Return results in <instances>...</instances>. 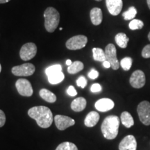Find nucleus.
I'll list each match as a JSON object with an SVG mask.
<instances>
[{
  "instance_id": "obj_1",
  "label": "nucleus",
  "mask_w": 150,
  "mask_h": 150,
  "mask_svg": "<svg viewBox=\"0 0 150 150\" xmlns=\"http://www.w3.org/2000/svg\"><path fill=\"white\" fill-rule=\"evenodd\" d=\"M28 115L30 117L36 121L41 128H49L53 122V115L51 110L44 106H34L28 110Z\"/></svg>"
},
{
  "instance_id": "obj_2",
  "label": "nucleus",
  "mask_w": 150,
  "mask_h": 150,
  "mask_svg": "<svg viewBox=\"0 0 150 150\" xmlns=\"http://www.w3.org/2000/svg\"><path fill=\"white\" fill-rule=\"evenodd\" d=\"M120 119L116 115H109L103 121L101 126L103 136L106 139H115L118 134Z\"/></svg>"
},
{
  "instance_id": "obj_3",
  "label": "nucleus",
  "mask_w": 150,
  "mask_h": 150,
  "mask_svg": "<svg viewBox=\"0 0 150 150\" xmlns=\"http://www.w3.org/2000/svg\"><path fill=\"white\" fill-rule=\"evenodd\" d=\"M44 18L46 30L50 33L54 32L59 24V13L53 7H48L45 11Z\"/></svg>"
},
{
  "instance_id": "obj_4",
  "label": "nucleus",
  "mask_w": 150,
  "mask_h": 150,
  "mask_svg": "<svg viewBox=\"0 0 150 150\" xmlns=\"http://www.w3.org/2000/svg\"><path fill=\"white\" fill-rule=\"evenodd\" d=\"M137 112L141 122L146 126L150 125V103L147 101L140 102L137 107Z\"/></svg>"
},
{
  "instance_id": "obj_5",
  "label": "nucleus",
  "mask_w": 150,
  "mask_h": 150,
  "mask_svg": "<svg viewBox=\"0 0 150 150\" xmlns=\"http://www.w3.org/2000/svg\"><path fill=\"white\" fill-rule=\"evenodd\" d=\"M105 56H106V61H108L110 63V67L112 70H118L120 67L119 61L117 58V51L113 44H108L105 48Z\"/></svg>"
},
{
  "instance_id": "obj_6",
  "label": "nucleus",
  "mask_w": 150,
  "mask_h": 150,
  "mask_svg": "<svg viewBox=\"0 0 150 150\" xmlns=\"http://www.w3.org/2000/svg\"><path fill=\"white\" fill-rule=\"evenodd\" d=\"M88 42L87 37L83 35H75L66 42V47L70 50H78L83 48Z\"/></svg>"
},
{
  "instance_id": "obj_7",
  "label": "nucleus",
  "mask_w": 150,
  "mask_h": 150,
  "mask_svg": "<svg viewBox=\"0 0 150 150\" xmlns=\"http://www.w3.org/2000/svg\"><path fill=\"white\" fill-rule=\"evenodd\" d=\"M36 45L33 42H28L22 47L20 52V56L23 61H29L36 55Z\"/></svg>"
},
{
  "instance_id": "obj_8",
  "label": "nucleus",
  "mask_w": 150,
  "mask_h": 150,
  "mask_svg": "<svg viewBox=\"0 0 150 150\" xmlns=\"http://www.w3.org/2000/svg\"><path fill=\"white\" fill-rule=\"evenodd\" d=\"M35 66L31 63H24L21 65L15 66L12 68V73L18 76H31L35 72Z\"/></svg>"
},
{
  "instance_id": "obj_9",
  "label": "nucleus",
  "mask_w": 150,
  "mask_h": 150,
  "mask_svg": "<svg viewBox=\"0 0 150 150\" xmlns=\"http://www.w3.org/2000/svg\"><path fill=\"white\" fill-rule=\"evenodd\" d=\"M16 86L19 94L22 96L31 97L33 95L32 86L27 79H20L16 81Z\"/></svg>"
},
{
  "instance_id": "obj_10",
  "label": "nucleus",
  "mask_w": 150,
  "mask_h": 150,
  "mask_svg": "<svg viewBox=\"0 0 150 150\" xmlns=\"http://www.w3.org/2000/svg\"><path fill=\"white\" fill-rule=\"evenodd\" d=\"M145 75L142 70H136L131 74L129 82L131 86L134 88L139 89L143 87L145 84Z\"/></svg>"
},
{
  "instance_id": "obj_11",
  "label": "nucleus",
  "mask_w": 150,
  "mask_h": 150,
  "mask_svg": "<svg viewBox=\"0 0 150 150\" xmlns=\"http://www.w3.org/2000/svg\"><path fill=\"white\" fill-rule=\"evenodd\" d=\"M54 122L57 129L61 131L65 130L68 127L74 125L75 124V121L72 118L62 115H56L54 117Z\"/></svg>"
},
{
  "instance_id": "obj_12",
  "label": "nucleus",
  "mask_w": 150,
  "mask_h": 150,
  "mask_svg": "<svg viewBox=\"0 0 150 150\" xmlns=\"http://www.w3.org/2000/svg\"><path fill=\"white\" fill-rule=\"evenodd\" d=\"M137 142L133 135H128L122 140L119 145L120 150H136Z\"/></svg>"
},
{
  "instance_id": "obj_13",
  "label": "nucleus",
  "mask_w": 150,
  "mask_h": 150,
  "mask_svg": "<svg viewBox=\"0 0 150 150\" xmlns=\"http://www.w3.org/2000/svg\"><path fill=\"white\" fill-rule=\"evenodd\" d=\"M106 4L108 12L112 16H116L120 13L122 8V0H106Z\"/></svg>"
},
{
  "instance_id": "obj_14",
  "label": "nucleus",
  "mask_w": 150,
  "mask_h": 150,
  "mask_svg": "<svg viewBox=\"0 0 150 150\" xmlns=\"http://www.w3.org/2000/svg\"><path fill=\"white\" fill-rule=\"evenodd\" d=\"M115 104L113 101L108 98H103L95 102V106L97 110L100 112H107L113 108Z\"/></svg>"
},
{
  "instance_id": "obj_15",
  "label": "nucleus",
  "mask_w": 150,
  "mask_h": 150,
  "mask_svg": "<svg viewBox=\"0 0 150 150\" xmlns=\"http://www.w3.org/2000/svg\"><path fill=\"white\" fill-rule=\"evenodd\" d=\"M99 114L96 111L90 112L85 118L84 124L87 127H93L99 120Z\"/></svg>"
},
{
  "instance_id": "obj_16",
  "label": "nucleus",
  "mask_w": 150,
  "mask_h": 150,
  "mask_svg": "<svg viewBox=\"0 0 150 150\" xmlns=\"http://www.w3.org/2000/svg\"><path fill=\"white\" fill-rule=\"evenodd\" d=\"M91 20L92 23L94 25L97 26L99 25L102 22L103 19V15H102V11L100 8H93L91 11Z\"/></svg>"
},
{
  "instance_id": "obj_17",
  "label": "nucleus",
  "mask_w": 150,
  "mask_h": 150,
  "mask_svg": "<svg viewBox=\"0 0 150 150\" xmlns=\"http://www.w3.org/2000/svg\"><path fill=\"white\" fill-rule=\"evenodd\" d=\"M86 100L83 97H78L72 101L71 103V108L76 112H81L86 108Z\"/></svg>"
},
{
  "instance_id": "obj_18",
  "label": "nucleus",
  "mask_w": 150,
  "mask_h": 150,
  "mask_svg": "<svg viewBox=\"0 0 150 150\" xmlns=\"http://www.w3.org/2000/svg\"><path fill=\"white\" fill-rule=\"evenodd\" d=\"M49 82L53 85H56L61 83L63 81L65 78V75L62 71H58V72H52L51 74L47 75Z\"/></svg>"
},
{
  "instance_id": "obj_19",
  "label": "nucleus",
  "mask_w": 150,
  "mask_h": 150,
  "mask_svg": "<svg viewBox=\"0 0 150 150\" xmlns=\"http://www.w3.org/2000/svg\"><path fill=\"white\" fill-rule=\"evenodd\" d=\"M39 95L44 100L49 103H54L56 101V96L47 89L42 88L39 92Z\"/></svg>"
},
{
  "instance_id": "obj_20",
  "label": "nucleus",
  "mask_w": 150,
  "mask_h": 150,
  "mask_svg": "<svg viewBox=\"0 0 150 150\" xmlns=\"http://www.w3.org/2000/svg\"><path fill=\"white\" fill-rule=\"evenodd\" d=\"M120 119L122 124L124 126L126 127L127 128H130V127L134 126V118H133V117L129 112L124 111L123 112H122Z\"/></svg>"
},
{
  "instance_id": "obj_21",
  "label": "nucleus",
  "mask_w": 150,
  "mask_h": 150,
  "mask_svg": "<svg viewBox=\"0 0 150 150\" xmlns=\"http://www.w3.org/2000/svg\"><path fill=\"white\" fill-rule=\"evenodd\" d=\"M115 40L117 45L119 46L120 47L124 49L126 48L127 47L129 39L125 33H119L115 35Z\"/></svg>"
},
{
  "instance_id": "obj_22",
  "label": "nucleus",
  "mask_w": 150,
  "mask_h": 150,
  "mask_svg": "<svg viewBox=\"0 0 150 150\" xmlns=\"http://www.w3.org/2000/svg\"><path fill=\"white\" fill-rule=\"evenodd\" d=\"M83 67L84 65L82 62L76 61L72 63V65H70V66L67 67V72L70 74H74L81 71L83 69Z\"/></svg>"
},
{
  "instance_id": "obj_23",
  "label": "nucleus",
  "mask_w": 150,
  "mask_h": 150,
  "mask_svg": "<svg viewBox=\"0 0 150 150\" xmlns=\"http://www.w3.org/2000/svg\"><path fill=\"white\" fill-rule=\"evenodd\" d=\"M93 59L95 61L104 62L106 61V56H105V52L101 48H93Z\"/></svg>"
},
{
  "instance_id": "obj_24",
  "label": "nucleus",
  "mask_w": 150,
  "mask_h": 150,
  "mask_svg": "<svg viewBox=\"0 0 150 150\" xmlns=\"http://www.w3.org/2000/svg\"><path fill=\"white\" fill-rule=\"evenodd\" d=\"M137 10L134 6H131L128 10L122 13V16L125 20H132L136 17Z\"/></svg>"
},
{
  "instance_id": "obj_25",
  "label": "nucleus",
  "mask_w": 150,
  "mask_h": 150,
  "mask_svg": "<svg viewBox=\"0 0 150 150\" xmlns=\"http://www.w3.org/2000/svg\"><path fill=\"white\" fill-rule=\"evenodd\" d=\"M56 150H78V148L72 142H64L60 144Z\"/></svg>"
},
{
  "instance_id": "obj_26",
  "label": "nucleus",
  "mask_w": 150,
  "mask_h": 150,
  "mask_svg": "<svg viewBox=\"0 0 150 150\" xmlns=\"http://www.w3.org/2000/svg\"><path fill=\"white\" fill-rule=\"evenodd\" d=\"M133 60L131 57H125L121 60L120 64L121 67L125 71H128L131 69V65H132Z\"/></svg>"
},
{
  "instance_id": "obj_27",
  "label": "nucleus",
  "mask_w": 150,
  "mask_h": 150,
  "mask_svg": "<svg viewBox=\"0 0 150 150\" xmlns=\"http://www.w3.org/2000/svg\"><path fill=\"white\" fill-rule=\"evenodd\" d=\"M144 26V23L140 20H132L129 24V29L131 30L141 29Z\"/></svg>"
},
{
  "instance_id": "obj_28",
  "label": "nucleus",
  "mask_w": 150,
  "mask_h": 150,
  "mask_svg": "<svg viewBox=\"0 0 150 150\" xmlns=\"http://www.w3.org/2000/svg\"><path fill=\"white\" fill-rule=\"evenodd\" d=\"M58 71H62V67L61 65L56 64L52 65V66L47 67V68L45 70V73L47 75L51 74L52 72H58Z\"/></svg>"
},
{
  "instance_id": "obj_29",
  "label": "nucleus",
  "mask_w": 150,
  "mask_h": 150,
  "mask_svg": "<svg viewBox=\"0 0 150 150\" xmlns=\"http://www.w3.org/2000/svg\"><path fill=\"white\" fill-rule=\"evenodd\" d=\"M87 79L84 77L83 76H81L78 78V79L76 80V85H77L79 87H81V88H84L86 87V85H87Z\"/></svg>"
},
{
  "instance_id": "obj_30",
  "label": "nucleus",
  "mask_w": 150,
  "mask_h": 150,
  "mask_svg": "<svg viewBox=\"0 0 150 150\" xmlns=\"http://www.w3.org/2000/svg\"><path fill=\"white\" fill-rule=\"evenodd\" d=\"M142 56L145 59L150 58V45H147L143 48L142 51Z\"/></svg>"
},
{
  "instance_id": "obj_31",
  "label": "nucleus",
  "mask_w": 150,
  "mask_h": 150,
  "mask_svg": "<svg viewBox=\"0 0 150 150\" xmlns=\"http://www.w3.org/2000/svg\"><path fill=\"white\" fill-rule=\"evenodd\" d=\"M91 91L92 93H99L102 91V86L99 83H94L91 86Z\"/></svg>"
},
{
  "instance_id": "obj_32",
  "label": "nucleus",
  "mask_w": 150,
  "mask_h": 150,
  "mask_svg": "<svg viewBox=\"0 0 150 150\" xmlns=\"http://www.w3.org/2000/svg\"><path fill=\"white\" fill-rule=\"evenodd\" d=\"M88 75V77L91 79H96L99 76V72L95 69H92Z\"/></svg>"
},
{
  "instance_id": "obj_33",
  "label": "nucleus",
  "mask_w": 150,
  "mask_h": 150,
  "mask_svg": "<svg viewBox=\"0 0 150 150\" xmlns=\"http://www.w3.org/2000/svg\"><path fill=\"white\" fill-rule=\"evenodd\" d=\"M67 93L71 97L76 96V95H77V92H76V89L74 88V86H69L68 88H67Z\"/></svg>"
},
{
  "instance_id": "obj_34",
  "label": "nucleus",
  "mask_w": 150,
  "mask_h": 150,
  "mask_svg": "<svg viewBox=\"0 0 150 150\" xmlns=\"http://www.w3.org/2000/svg\"><path fill=\"white\" fill-rule=\"evenodd\" d=\"M6 122L5 113L1 110H0V127H2Z\"/></svg>"
},
{
  "instance_id": "obj_35",
  "label": "nucleus",
  "mask_w": 150,
  "mask_h": 150,
  "mask_svg": "<svg viewBox=\"0 0 150 150\" xmlns=\"http://www.w3.org/2000/svg\"><path fill=\"white\" fill-rule=\"evenodd\" d=\"M103 66L106 67V68H109V67H110V64L108 61H105L103 62Z\"/></svg>"
},
{
  "instance_id": "obj_36",
  "label": "nucleus",
  "mask_w": 150,
  "mask_h": 150,
  "mask_svg": "<svg viewBox=\"0 0 150 150\" xmlns=\"http://www.w3.org/2000/svg\"><path fill=\"white\" fill-rule=\"evenodd\" d=\"M66 65H68V66H70V65H72V61H71V60H70V59H68V60H67L66 61Z\"/></svg>"
},
{
  "instance_id": "obj_37",
  "label": "nucleus",
  "mask_w": 150,
  "mask_h": 150,
  "mask_svg": "<svg viewBox=\"0 0 150 150\" xmlns=\"http://www.w3.org/2000/svg\"><path fill=\"white\" fill-rule=\"evenodd\" d=\"M11 0H0V4H5Z\"/></svg>"
},
{
  "instance_id": "obj_38",
  "label": "nucleus",
  "mask_w": 150,
  "mask_h": 150,
  "mask_svg": "<svg viewBox=\"0 0 150 150\" xmlns=\"http://www.w3.org/2000/svg\"><path fill=\"white\" fill-rule=\"evenodd\" d=\"M147 3L148 7H149V9H150V0H147Z\"/></svg>"
},
{
  "instance_id": "obj_39",
  "label": "nucleus",
  "mask_w": 150,
  "mask_h": 150,
  "mask_svg": "<svg viewBox=\"0 0 150 150\" xmlns=\"http://www.w3.org/2000/svg\"><path fill=\"white\" fill-rule=\"evenodd\" d=\"M148 39H149V40L150 41V32L149 33V34H148Z\"/></svg>"
},
{
  "instance_id": "obj_40",
  "label": "nucleus",
  "mask_w": 150,
  "mask_h": 150,
  "mask_svg": "<svg viewBox=\"0 0 150 150\" xmlns=\"http://www.w3.org/2000/svg\"><path fill=\"white\" fill-rule=\"evenodd\" d=\"M1 64H0V72H1Z\"/></svg>"
},
{
  "instance_id": "obj_41",
  "label": "nucleus",
  "mask_w": 150,
  "mask_h": 150,
  "mask_svg": "<svg viewBox=\"0 0 150 150\" xmlns=\"http://www.w3.org/2000/svg\"><path fill=\"white\" fill-rule=\"evenodd\" d=\"M60 29V30H61V31H62V30H63V28H61H61H60V29Z\"/></svg>"
},
{
  "instance_id": "obj_42",
  "label": "nucleus",
  "mask_w": 150,
  "mask_h": 150,
  "mask_svg": "<svg viewBox=\"0 0 150 150\" xmlns=\"http://www.w3.org/2000/svg\"><path fill=\"white\" fill-rule=\"evenodd\" d=\"M96 1H102V0H96Z\"/></svg>"
}]
</instances>
